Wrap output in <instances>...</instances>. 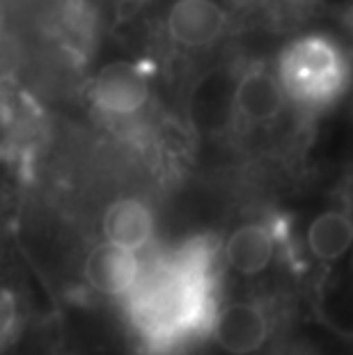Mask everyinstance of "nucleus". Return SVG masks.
<instances>
[{
    "label": "nucleus",
    "mask_w": 353,
    "mask_h": 355,
    "mask_svg": "<svg viewBox=\"0 0 353 355\" xmlns=\"http://www.w3.org/2000/svg\"><path fill=\"white\" fill-rule=\"evenodd\" d=\"M291 108L324 112L337 105L349 89L351 67L347 51L326 33H305L284 44L273 67Z\"/></svg>",
    "instance_id": "nucleus-1"
},
{
    "label": "nucleus",
    "mask_w": 353,
    "mask_h": 355,
    "mask_svg": "<svg viewBox=\"0 0 353 355\" xmlns=\"http://www.w3.org/2000/svg\"><path fill=\"white\" fill-rule=\"evenodd\" d=\"M239 62L214 60L193 73L182 96L184 122L198 140H225L234 133V85Z\"/></svg>",
    "instance_id": "nucleus-2"
},
{
    "label": "nucleus",
    "mask_w": 353,
    "mask_h": 355,
    "mask_svg": "<svg viewBox=\"0 0 353 355\" xmlns=\"http://www.w3.org/2000/svg\"><path fill=\"white\" fill-rule=\"evenodd\" d=\"M161 37L175 53H212L234 30V12L225 0H168L159 17Z\"/></svg>",
    "instance_id": "nucleus-3"
},
{
    "label": "nucleus",
    "mask_w": 353,
    "mask_h": 355,
    "mask_svg": "<svg viewBox=\"0 0 353 355\" xmlns=\"http://www.w3.org/2000/svg\"><path fill=\"white\" fill-rule=\"evenodd\" d=\"M89 105L112 126L138 124L154 101L152 76L131 60H110L94 71L87 85Z\"/></svg>",
    "instance_id": "nucleus-4"
},
{
    "label": "nucleus",
    "mask_w": 353,
    "mask_h": 355,
    "mask_svg": "<svg viewBox=\"0 0 353 355\" xmlns=\"http://www.w3.org/2000/svg\"><path fill=\"white\" fill-rule=\"evenodd\" d=\"M291 103L277 80L273 67L255 60L239 67L234 85V133H271L277 128Z\"/></svg>",
    "instance_id": "nucleus-5"
},
{
    "label": "nucleus",
    "mask_w": 353,
    "mask_h": 355,
    "mask_svg": "<svg viewBox=\"0 0 353 355\" xmlns=\"http://www.w3.org/2000/svg\"><path fill=\"white\" fill-rule=\"evenodd\" d=\"M142 275H145V263L138 252L103 239L89 248L80 261L83 284L103 298H131Z\"/></svg>",
    "instance_id": "nucleus-6"
},
{
    "label": "nucleus",
    "mask_w": 353,
    "mask_h": 355,
    "mask_svg": "<svg viewBox=\"0 0 353 355\" xmlns=\"http://www.w3.org/2000/svg\"><path fill=\"white\" fill-rule=\"evenodd\" d=\"M273 332L271 314L257 300L234 298L212 314V339L227 355H255Z\"/></svg>",
    "instance_id": "nucleus-7"
},
{
    "label": "nucleus",
    "mask_w": 353,
    "mask_h": 355,
    "mask_svg": "<svg viewBox=\"0 0 353 355\" xmlns=\"http://www.w3.org/2000/svg\"><path fill=\"white\" fill-rule=\"evenodd\" d=\"M156 230H159L156 211L140 195H119L103 207L99 216L101 239L138 254L152 248Z\"/></svg>",
    "instance_id": "nucleus-8"
},
{
    "label": "nucleus",
    "mask_w": 353,
    "mask_h": 355,
    "mask_svg": "<svg viewBox=\"0 0 353 355\" xmlns=\"http://www.w3.org/2000/svg\"><path fill=\"white\" fill-rule=\"evenodd\" d=\"M277 254V234L266 220H243L223 241V261L230 273L243 279L264 275Z\"/></svg>",
    "instance_id": "nucleus-9"
},
{
    "label": "nucleus",
    "mask_w": 353,
    "mask_h": 355,
    "mask_svg": "<svg viewBox=\"0 0 353 355\" xmlns=\"http://www.w3.org/2000/svg\"><path fill=\"white\" fill-rule=\"evenodd\" d=\"M353 223L347 209L328 207L319 211L307 225L305 245L314 261L335 263L351 250Z\"/></svg>",
    "instance_id": "nucleus-10"
},
{
    "label": "nucleus",
    "mask_w": 353,
    "mask_h": 355,
    "mask_svg": "<svg viewBox=\"0 0 353 355\" xmlns=\"http://www.w3.org/2000/svg\"><path fill=\"white\" fill-rule=\"evenodd\" d=\"M24 323V298L17 286L0 277V349L14 342Z\"/></svg>",
    "instance_id": "nucleus-11"
},
{
    "label": "nucleus",
    "mask_w": 353,
    "mask_h": 355,
    "mask_svg": "<svg viewBox=\"0 0 353 355\" xmlns=\"http://www.w3.org/2000/svg\"><path fill=\"white\" fill-rule=\"evenodd\" d=\"M26 64V49L14 33L0 35V83H12Z\"/></svg>",
    "instance_id": "nucleus-12"
}]
</instances>
